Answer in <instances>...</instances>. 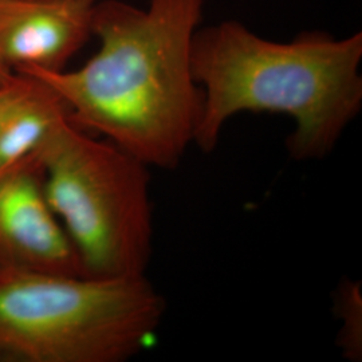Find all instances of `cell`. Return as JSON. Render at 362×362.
<instances>
[{
	"instance_id": "3",
	"label": "cell",
	"mask_w": 362,
	"mask_h": 362,
	"mask_svg": "<svg viewBox=\"0 0 362 362\" xmlns=\"http://www.w3.org/2000/svg\"><path fill=\"white\" fill-rule=\"evenodd\" d=\"M164 314L145 275H0V362L127 361L148 346Z\"/></svg>"
},
{
	"instance_id": "4",
	"label": "cell",
	"mask_w": 362,
	"mask_h": 362,
	"mask_svg": "<svg viewBox=\"0 0 362 362\" xmlns=\"http://www.w3.org/2000/svg\"><path fill=\"white\" fill-rule=\"evenodd\" d=\"M47 203L65 228L88 278L143 276L152 255L149 170L73 119L38 149Z\"/></svg>"
},
{
	"instance_id": "5",
	"label": "cell",
	"mask_w": 362,
	"mask_h": 362,
	"mask_svg": "<svg viewBox=\"0 0 362 362\" xmlns=\"http://www.w3.org/2000/svg\"><path fill=\"white\" fill-rule=\"evenodd\" d=\"M10 274L85 276L47 203L38 151L0 172V275Z\"/></svg>"
},
{
	"instance_id": "7",
	"label": "cell",
	"mask_w": 362,
	"mask_h": 362,
	"mask_svg": "<svg viewBox=\"0 0 362 362\" xmlns=\"http://www.w3.org/2000/svg\"><path fill=\"white\" fill-rule=\"evenodd\" d=\"M70 118L67 105L50 86L13 71L0 83V172L37 152Z\"/></svg>"
},
{
	"instance_id": "6",
	"label": "cell",
	"mask_w": 362,
	"mask_h": 362,
	"mask_svg": "<svg viewBox=\"0 0 362 362\" xmlns=\"http://www.w3.org/2000/svg\"><path fill=\"white\" fill-rule=\"evenodd\" d=\"M93 0H0V66L62 71L90 38Z\"/></svg>"
},
{
	"instance_id": "8",
	"label": "cell",
	"mask_w": 362,
	"mask_h": 362,
	"mask_svg": "<svg viewBox=\"0 0 362 362\" xmlns=\"http://www.w3.org/2000/svg\"><path fill=\"white\" fill-rule=\"evenodd\" d=\"M11 73H13V71H10V70L4 69L3 66H0V83H1L6 78L8 77Z\"/></svg>"
},
{
	"instance_id": "1",
	"label": "cell",
	"mask_w": 362,
	"mask_h": 362,
	"mask_svg": "<svg viewBox=\"0 0 362 362\" xmlns=\"http://www.w3.org/2000/svg\"><path fill=\"white\" fill-rule=\"evenodd\" d=\"M204 0L94 3L91 33L101 49L76 71L22 69L50 86L81 129L98 132L148 167L175 168L202 112L191 47Z\"/></svg>"
},
{
	"instance_id": "2",
	"label": "cell",
	"mask_w": 362,
	"mask_h": 362,
	"mask_svg": "<svg viewBox=\"0 0 362 362\" xmlns=\"http://www.w3.org/2000/svg\"><path fill=\"white\" fill-rule=\"evenodd\" d=\"M361 59L362 33H303L278 43L235 21L194 31L191 69L203 104L194 143L209 153L235 115L285 113L297 124L287 140L291 157L324 158L361 109Z\"/></svg>"
},
{
	"instance_id": "9",
	"label": "cell",
	"mask_w": 362,
	"mask_h": 362,
	"mask_svg": "<svg viewBox=\"0 0 362 362\" xmlns=\"http://www.w3.org/2000/svg\"><path fill=\"white\" fill-rule=\"evenodd\" d=\"M93 1H97V0H93Z\"/></svg>"
}]
</instances>
